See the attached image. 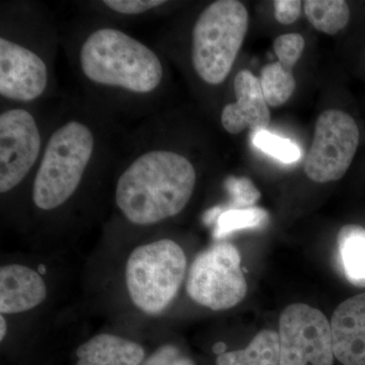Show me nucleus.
Returning a JSON list of instances; mask_svg holds the SVG:
<instances>
[{
	"label": "nucleus",
	"mask_w": 365,
	"mask_h": 365,
	"mask_svg": "<svg viewBox=\"0 0 365 365\" xmlns=\"http://www.w3.org/2000/svg\"><path fill=\"white\" fill-rule=\"evenodd\" d=\"M196 170L176 151L143 153L122 173L117 182L116 204L136 225H151L181 213L193 195Z\"/></svg>",
	"instance_id": "nucleus-1"
},
{
	"label": "nucleus",
	"mask_w": 365,
	"mask_h": 365,
	"mask_svg": "<svg viewBox=\"0 0 365 365\" xmlns=\"http://www.w3.org/2000/svg\"><path fill=\"white\" fill-rule=\"evenodd\" d=\"M79 64L91 83L130 93H153L163 78L157 53L114 28L98 29L86 38Z\"/></svg>",
	"instance_id": "nucleus-2"
},
{
	"label": "nucleus",
	"mask_w": 365,
	"mask_h": 365,
	"mask_svg": "<svg viewBox=\"0 0 365 365\" xmlns=\"http://www.w3.org/2000/svg\"><path fill=\"white\" fill-rule=\"evenodd\" d=\"M95 150V136L76 120L53 132L36 174L33 200L41 210L63 205L78 190Z\"/></svg>",
	"instance_id": "nucleus-3"
},
{
	"label": "nucleus",
	"mask_w": 365,
	"mask_h": 365,
	"mask_svg": "<svg viewBox=\"0 0 365 365\" xmlns=\"http://www.w3.org/2000/svg\"><path fill=\"white\" fill-rule=\"evenodd\" d=\"M248 26V11L237 0H218L204 9L192 31V63L199 78L211 86L225 81Z\"/></svg>",
	"instance_id": "nucleus-4"
},
{
	"label": "nucleus",
	"mask_w": 365,
	"mask_h": 365,
	"mask_svg": "<svg viewBox=\"0 0 365 365\" xmlns=\"http://www.w3.org/2000/svg\"><path fill=\"white\" fill-rule=\"evenodd\" d=\"M186 271V255L172 240L137 247L129 255L125 270L132 302L145 314L163 313L179 292Z\"/></svg>",
	"instance_id": "nucleus-5"
},
{
	"label": "nucleus",
	"mask_w": 365,
	"mask_h": 365,
	"mask_svg": "<svg viewBox=\"0 0 365 365\" xmlns=\"http://www.w3.org/2000/svg\"><path fill=\"white\" fill-rule=\"evenodd\" d=\"M241 262V255L230 242H218L201 252L187 277L190 299L212 311L237 306L248 292Z\"/></svg>",
	"instance_id": "nucleus-6"
},
{
	"label": "nucleus",
	"mask_w": 365,
	"mask_h": 365,
	"mask_svg": "<svg viewBox=\"0 0 365 365\" xmlns=\"http://www.w3.org/2000/svg\"><path fill=\"white\" fill-rule=\"evenodd\" d=\"M356 122L341 110H326L314 127L304 172L317 182L338 181L351 165L359 144Z\"/></svg>",
	"instance_id": "nucleus-7"
},
{
	"label": "nucleus",
	"mask_w": 365,
	"mask_h": 365,
	"mask_svg": "<svg viewBox=\"0 0 365 365\" xmlns=\"http://www.w3.org/2000/svg\"><path fill=\"white\" fill-rule=\"evenodd\" d=\"M280 365H333L331 323L304 304L285 307L279 319Z\"/></svg>",
	"instance_id": "nucleus-8"
},
{
	"label": "nucleus",
	"mask_w": 365,
	"mask_h": 365,
	"mask_svg": "<svg viewBox=\"0 0 365 365\" xmlns=\"http://www.w3.org/2000/svg\"><path fill=\"white\" fill-rule=\"evenodd\" d=\"M41 134L35 118L24 109L0 115V192L20 185L39 158Z\"/></svg>",
	"instance_id": "nucleus-9"
},
{
	"label": "nucleus",
	"mask_w": 365,
	"mask_h": 365,
	"mask_svg": "<svg viewBox=\"0 0 365 365\" xmlns=\"http://www.w3.org/2000/svg\"><path fill=\"white\" fill-rule=\"evenodd\" d=\"M48 83L44 60L25 46L0 38V95L7 100L32 102Z\"/></svg>",
	"instance_id": "nucleus-10"
},
{
	"label": "nucleus",
	"mask_w": 365,
	"mask_h": 365,
	"mask_svg": "<svg viewBox=\"0 0 365 365\" xmlns=\"http://www.w3.org/2000/svg\"><path fill=\"white\" fill-rule=\"evenodd\" d=\"M234 88L237 101L223 108V128L230 134L241 133L247 128L254 132L266 130L271 115L260 78L244 69L235 76Z\"/></svg>",
	"instance_id": "nucleus-11"
},
{
	"label": "nucleus",
	"mask_w": 365,
	"mask_h": 365,
	"mask_svg": "<svg viewBox=\"0 0 365 365\" xmlns=\"http://www.w3.org/2000/svg\"><path fill=\"white\" fill-rule=\"evenodd\" d=\"M330 323L334 356L344 365H365V292L340 304Z\"/></svg>",
	"instance_id": "nucleus-12"
},
{
	"label": "nucleus",
	"mask_w": 365,
	"mask_h": 365,
	"mask_svg": "<svg viewBox=\"0 0 365 365\" xmlns=\"http://www.w3.org/2000/svg\"><path fill=\"white\" fill-rule=\"evenodd\" d=\"M47 287L39 272L20 264L0 268V313L19 314L39 306Z\"/></svg>",
	"instance_id": "nucleus-13"
},
{
	"label": "nucleus",
	"mask_w": 365,
	"mask_h": 365,
	"mask_svg": "<svg viewBox=\"0 0 365 365\" xmlns=\"http://www.w3.org/2000/svg\"><path fill=\"white\" fill-rule=\"evenodd\" d=\"M143 346L113 334H98L76 349V365H141Z\"/></svg>",
	"instance_id": "nucleus-14"
},
{
	"label": "nucleus",
	"mask_w": 365,
	"mask_h": 365,
	"mask_svg": "<svg viewBox=\"0 0 365 365\" xmlns=\"http://www.w3.org/2000/svg\"><path fill=\"white\" fill-rule=\"evenodd\" d=\"M337 244L346 279L354 287L365 288V228L344 225L338 232Z\"/></svg>",
	"instance_id": "nucleus-15"
},
{
	"label": "nucleus",
	"mask_w": 365,
	"mask_h": 365,
	"mask_svg": "<svg viewBox=\"0 0 365 365\" xmlns=\"http://www.w3.org/2000/svg\"><path fill=\"white\" fill-rule=\"evenodd\" d=\"M216 365H280L279 335L275 331H261L246 349L220 355Z\"/></svg>",
	"instance_id": "nucleus-16"
},
{
	"label": "nucleus",
	"mask_w": 365,
	"mask_h": 365,
	"mask_svg": "<svg viewBox=\"0 0 365 365\" xmlns=\"http://www.w3.org/2000/svg\"><path fill=\"white\" fill-rule=\"evenodd\" d=\"M304 9L309 23L328 35L344 29L350 19L349 6L343 0H307Z\"/></svg>",
	"instance_id": "nucleus-17"
},
{
	"label": "nucleus",
	"mask_w": 365,
	"mask_h": 365,
	"mask_svg": "<svg viewBox=\"0 0 365 365\" xmlns=\"http://www.w3.org/2000/svg\"><path fill=\"white\" fill-rule=\"evenodd\" d=\"M260 83L266 102L271 107L285 104L292 97L297 86L292 68L283 66L279 61L263 67Z\"/></svg>",
	"instance_id": "nucleus-18"
},
{
	"label": "nucleus",
	"mask_w": 365,
	"mask_h": 365,
	"mask_svg": "<svg viewBox=\"0 0 365 365\" xmlns=\"http://www.w3.org/2000/svg\"><path fill=\"white\" fill-rule=\"evenodd\" d=\"M268 212L260 207L227 209L215 223V237L222 240L237 230L259 228L267 225Z\"/></svg>",
	"instance_id": "nucleus-19"
},
{
	"label": "nucleus",
	"mask_w": 365,
	"mask_h": 365,
	"mask_svg": "<svg viewBox=\"0 0 365 365\" xmlns=\"http://www.w3.org/2000/svg\"><path fill=\"white\" fill-rule=\"evenodd\" d=\"M253 143L263 153L284 163L297 162L302 155L297 144L289 139L275 135L267 130L255 132Z\"/></svg>",
	"instance_id": "nucleus-20"
},
{
	"label": "nucleus",
	"mask_w": 365,
	"mask_h": 365,
	"mask_svg": "<svg viewBox=\"0 0 365 365\" xmlns=\"http://www.w3.org/2000/svg\"><path fill=\"white\" fill-rule=\"evenodd\" d=\"M225 188L232 195V202L225 207H220L222 211L255 207L261 197L260 191L248 178H228L225 182Z\"/></svg>",
	"instance_id": "nucleus-21"
},
{
	"label": "nucleus",
	"mask_w": 365,
	"mask_h": 365,
	"mask_svg": "<svg viewBox=\"0 0 365 365\" xmlns=\"http://www.w3.org/2000/svg\"><path fill=\"white\" fill-rule=\"evenodd\" d=\"M304 37L299 34H285L274 41V51L283 66L294 68L304 50Z\"/></svg>",
	"instance_id": "nucleus-22"
},
{
	"label": "nucleus",
	"mask_w": 365,
	"mask_h": 365,
	"mask_svg": "<svg viewBox=\"0 0 365 365\" xmlns=\"http://www.w3.org/2000/svg\"><path fill=\"white\" fill-rule=\"evenodd\" d=\"M103 4L118 14H140L165 4L163 0H105Z\"/></svg>",
	"instance_id": "nucleus-23"
},
{
	"label": "nucleus",
	"mask_w": 365,
	"mask_h": 365,
	"mask_svg": "<svg viewBox=\"0 0 365 365\" xmlns=\"http://www.w3.org/2000/svg\"><path fill=\"white\" fill-rule=\"evenodd\" d=\"M141 365H195L193 360L182 354L174 345H163L158 348Z\"/></svg>",
	"instance_id": "nucleus-24"
},
{
	"label": "nucleus",
	"mask_w": 365,
	"mask_h": 365,
	"mask_svg": "<svg viewBox=\"0 0 365 365\" xmlns=\"http://www.w3.org/2000/svg\"><path fill=\"white\" fill-rule=\"evenodd\" d=\"M274 16L278 23L290 25L299 19L302 2L299 0H275L273 2Z\"/></svg>",
	"instance_id": "nucleus-25"
},
{
	"label": "nucleus",
	"mask_w": 365,
	"mask_h": 365,
	"mask_svg": "<svg viewBox=\"0 0 365 365\" xmlns=\"http://www.w3.org/2000/svg\"><path fill=\"white\" fill-rule=\"evenodd\" d=\"M7 332V324L4 314L0 317V340H4L6 338Z\"/></svg>",
	"instance_id": "nucleus-26"
},
{
	"label": "nucleus",
	"mask_w": 365,
	"mask_h": 365,
	"mask_svg": "<svg viewBox=\"0 0 365 365\" xmlns=\"http://www.w3.org/2000/svg\"><path fill=\"white\" fill-rule=\"evenodd\" d=\"M225 351H227V344H225V343L218 342L213 346V352H215V354H217L218 356L223 354V353H225Z\"/></svg>",
	"instance_id": "nucleus-27"
}]
</instances>
